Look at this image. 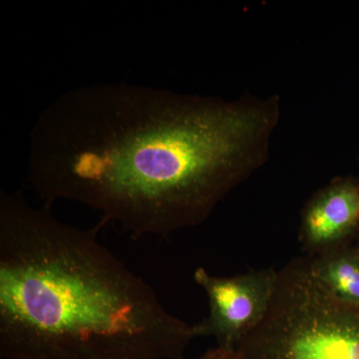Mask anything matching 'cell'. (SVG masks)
I'll list each match as a JSON object with an SVG mask.
<instances>
[{
    "label": "cell",
    "mask_w": 359,
    "mask_h": 359,
    "mask_svg": "<svg viewBox=\"0 0 359 359\" xmlns=\"http://www.w3.org/2000/svg\"><path fill=\"white\" fill-rule=\"evenodd\" d=\"M273 95L233 100L126 83L65 92L37 117L27 176L46 205L79 203L133 237L205 221L269 160Z\"/></svg>",
    "instance_id": "obj_1"
},
{
    "label": "cell",
    "mask_w": 359,
    "mask_h": 359,
    "mask_svg": "<svg viewBox=\"0 0 359 359\" xmlns=\"http://www.w3.org/2000/svg\"><path fill=\"white\" fill-rule=\"evenodd\" d=\"M0 195V355L4 359H182L195 325L97 238Z\"/></svg>",
    "instance_id": "obj_2"
},
{
    "label": "cell",
    "mask_w": 359,
    "mask_h": 359,
    "mask_svg": "<svg viewBox=\"0 0 359 359\" xmlns=\"http://www.w3.org/2000/svg\"><path fill=\"white\" fill-rule=\"evenodd\" d=\"M238 359H359V306L334 297L309 257L278 271L263 320L235 348Z\"/></svg>",
    "instance_id": "obj_3"
},
{
    "label": "cell",
    "mask_w": 359,
    "mask_h": 359,
    "mask_svg": "<svg viewBox=\"0 0 359 359\" xmlns=\"http://www.w3.org/2000/svg\"><path fill=\"white\" fill-rule=\"evenodd\" d=\"M278 271L268 269L245 275L212 276L205 269L194 273L209 301V314L195 325L198 337H212L218 346L235 349L263 320L275 290Z\"/></svg>",
    "instance_id": "obj_4"
},
{
    "label": "cell",
    "mask_w": 359,
    "mask_h": 359,
    "mask_svg": "<svg viewBox=\"0 0 359 359\" xmlns=\"http://www.w3.org/2000/svg\"><path fill=\"white\" fill-rule=\"evenodd\" d=\"M359 224V184L335 180L311 200L302 215L301 238L314 252L342 244Z\"/></svg>",
    "instance_id": "obj_5"
},
{
    "label": "cell",
    "mask_w": 359,
    "mask_h": 359,
    "mask_svg": "<svg viewBox=\"0 0 359 359\" xmlns=\"http://www.w3.org/2000/svg\"><path fill=\"white\" fill-rule=\"evenodd\" d=\"M311 273L340 301L359 306V254L339 244L309 257Z\"/></svg>",
    "instance_id": "obj_6"
},
{
    "label": "cell",
    "mask_w": 359,
    "mask_h": 359,
    "mask_svg": "<svg viewBox=\"0 0 359 359\" xmlns=\"http://www.w3.org/2000/svg\"><path fill=\"white\" fill-rule=\"evenodd\" d=\"M198 359H238L237 353L233 349L224 348L218 346L217 348L207 351L204 355Z\"/></svg>",
    "instance_id": "obj_7"
},
{
    "label": "cell",
    "mask_w": 359,
    "mask_h": 359,
    "mask_svg": "<svg viewBox=\"0 0 359 359\" xmlns=\"http://www.w3.org/2000/svg\"><path fill=\"white\" fill-rule=\"evenodd\" d=\"M356 250H358V254H359V242H358V247H356Z\"/></svg>",
    "instance_id": "obj_8"
}]
</instances>
